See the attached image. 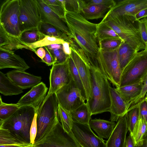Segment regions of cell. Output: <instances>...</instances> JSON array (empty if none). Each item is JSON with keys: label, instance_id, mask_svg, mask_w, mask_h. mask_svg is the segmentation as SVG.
<instances>
[{"label": "cell", "instance_id": "6da1fadb", "mask_svg": "<svg viewBox=\"0 0 147 147\" xmlns=\"http://www.w3.org/2000/svg\"><path fill=\"white\" fill-rule=\"evenodd\" d=\"M65 22L74 36L73 47L90 69H98L99 48L95 33L97 24L90 22L79 13L66 11Z\"/></svg>", "mask_w": 147, "mask_h": 147}, {"label": "cell", "instance_id": "7a4b0ae2", "mask_svg": "<svg viewBox=\"0 0 147 147\" xmlns=\"http://www.w3.org/2000/svg\"><path fill=\"white\" fill-rule=\"evenodd\" d=\"M103 20L124 42L137 52L145 49L146 47L141 35L138 21L135 17L107 13Z\"/></svg>", "mask_w": 147, "mask_h": 147}, {"label": "cell", "instance_id": "3957f363", "mask_svg": "<svg viewBox=\"0 0 147 147\" xmlns=\"http://www.w3.org/2000/svg\"><path fill=\"white\" fill-rule=\"evenodd\" d=\"M91 96L86 102L91 115L109 112L111 106L109 88L111 84L98 69H90Z\"/></svg>", "mask_w": 147, "mask_h": 147}, {"label": "cell", "instance_id": "277c9868", "mask_svg": "<svg viewBox=\"0 0 147 147\" xmlns=\"http://www.w3.org/2000/svg\"><path fill=\"white\" fill-rule=\"evenodd\" d=\"M33 145L42 147H80L71 130L65 132L59 117L53 119L44 131L35 140Z\"/></svg>", "mask_w": 147, "mask_h": 147}, {"label": "cell", "instance_id": "5b68a950", "mask_svg": "<svg viewBox=\"0 0 147 147\" xmlns=\"http://www.w3.org/2000/svg\"><path fill=\"white\" fill-rule=\"evenodd\" d=\"M119 48L109 50L99 48L96 58L99 70L116 88L119 87L122 72L118 57Z\"/></svg>", "mask_w": 147, "mask_h": 147}, {"label": "cell", "instance_id": "8992f818", "mask_svg": "<svg viewBox=\"0 0 147 147\" xmlns=\"http://www.w3.org/2000/svg\"><path fill=\"white\" fill-rule=\"evenodd\" d=\"M35 113V110L32 106L21 107L6 119L0 121V125L9 127L14 134L30 143V128Z\"/></svg>", "mask_w": 147, "mask_h": 147}, {"label": "cell", "instance_id": "52a82bcc", "mask_svg": "<svg viewBox=\"0 0 147 147\" xmlns=\"http://www.w3.org/2000/svg\"><path fill=\"white\" fill-rule=\"evenodd\" d=\"M147 76V47L137 52L122 72L119 87L144 82Z\"/></svg>", "mask_w": 147, "mask_h": 147}, {"label": "cell", "instance_id": "ba28073f", "mask_svg": "<svg viewBox=\"0 0 147 147\" xmlns=\"http://www.w3.org/2000/svg\"><path fill=\"white\" fill-rule=\"evenodd\" d=\"M20 0H7L2 4L0 11V25L9 34L19 37Z\"/></svg>", "mask_w": 147, "mask_h": 147}, {"label": "cell", "instance_id": "9c48e42d", "mask_svg": "<svg viewBox=\"0 0 147 147\" xmlns=\"http://www.w3.org/2000/svg\"><path fill=\"white\" fill-rule=\"evenodd\" d=\"M58 104L55 93L47 94L36 113L37 132L36 139L40 136L49 124L58 116Z\"/></svg>", "mask_w": 147, "mask_h": 147}, {"label": "cell", "instance_id": "30bf717a", "mask_svg": "<svg viewBox=\"0 0 147 147\" xmlns=\"http://www.w3.org/2000/svg\"><path fill=\"white\" fill-rule=\"evenodd\" d=\"M19 27L21 34L37 28L41 22L36 0H20Z\"/></svg>", "mask_w": 147, "mask_h": 147}, {"label": "cell", "instance_id": "8fae6325", "mask_svg": "<svg viewBox=\"0 0 147 147\" xmlns=\"http://www.w3.org/2000/svg\"><path fill=\"white\" fill-rule=\"evenodd\" d=\"M55 94L59 104L70 112L85 102L80 91L72 78L69 84L61 87Z\"/></svg>", "mask_w": 147, "mask_h": 147}, {"label": "cell", "instance_id": "7c38bea8", "mask_svg": "<svg viewBox=\"0 0 147 147\" xmlns=\"http://www.w3.org/2000/svg\"><path fill=\"white\" fill-rule=\"evenodd\" d=\"M91 128L89 125L73 121L72 131L80 147H106L103 139Z\"/></svg>", "mask_w": 147, "mask_h": 147}, {"label": "cell", "instance_id": "4fadbf2b", "mask_svg": "<svg viewBox=\"0 0 147 147\" xmlns=\"http://www.w3.org/2000/svg\"><path fill=\"white\" fill-rule=\"evenodd\" d=\"M72 78L67 60L53 65L49 76L50 87L48 94L55 92L60 88L69 84Z\"/></svg>", "mask_w": 147, "mask_h": 147}, {"label": "cell", "instance_id": "5bb4252c", "mask_svg": "<svg viewBox=\"0 0 147 147\" xmlns=\"http://www.w3.org/2000/svg\"><path fill=\"white\" fill-rule=\"evenodd\" d=\"M40 15L41 22L49 23L57 27L73 40L74 36L65 20L60 18L43 1L36 0Z\"/></svg>", "mask_w": 147, "mask_h": 147}, {"label": "cell", "instance_id": "9a60e30c", "mask_svg": "<svg viewBox=\"0 0 147 147\" xmlns=\"http://www.w3.org/2000/svg\"><path fill=\"white\" fill-rule=\"evenodd\" d=\"M147 8V0H123L116 2L107 12L116 15H128L135 18L141 10Z\"/></svg>", "mask_w": 147, "mask_h": 147}, {"label": "cell", "instance_id": "2e32d148", "mask_svg": "<svg viewBox=\"0 0 147 147\" xmlns=\"http://www.w3.org/2000/svg\"><path fill=\"white\" fill-rule=\"evenodd\" d=\"M48 88L43 82L32 88L23 96L17 103L20 107L31 106L35 109L36 113L46 97Z\"/></svg>", "mask_w": 147, "mask_h": 147}, {"label": "cell", "instance_id": "e0dca14e", "mask_svg": "<svg viewBox=\"0 0 147 147\" xmlns=\"http://www.w3.org/2000/svg\"><path fill=\"white\" fill-rule=\"evenodd\" d=\"M128 131L125 114L117 121L106 143V147H126V135Z\"/></svg>", "mask_w": 147, "mask_h": 147}, {"label": "cell", "instance_id": "ac0fdd59", "mask_svg": "<svg viewBox=\"0 0 147 147\" xmlns=\"http://www.w3.org/2000/svg\"><path fill=\"white\" fill-rule=\"evenodd\" d=\"M70 55L77 69L86 91V101L91 96L90 75V68L82 58L79 54L72 46Z\"/></svg>", "mask_w": 147, "mask_h": 147}, {"label": "cell", "instance_id": "d6986e66", "mask_svg": "<svg viewBox=\"0 0 147 147\" xmlns=\"http://www.w3.org/2000/svg\"><path fill=\"white\" fill-rule=\"evenodd\" d=\"M6 76L22 90L32 88L39 84L42 78L25 71L14 70L8 72Z\"/></svg>", "mask_w": 147, "mask_h": 147}, {"label": "cell", "instance_id": "ffe728a7", "mask_svg": "<svg viewBox=\"0 0 147 147\" xmlns=\"http://www.w3.org/2000/svg\"><path fill=\"white\" fill-rule=\"evenodd\" d=\"M30 67L24 59L13 51L0 48V69L12 68L25 71Z\"/></svg>", "mask_w": 147, "mask_h": 147}, {"label": "cell", "instance_id": "44dd1931", "mask_svg": "<svg viewBox=\"0 0 147 147\" xmlns=\"http://www.w3.org/2000/svg\"><path fill=\"white\" fill-rule=\"evenodd\" d=\"M111 106L109 112L110 120L112 122H117L119 118L125 114L130 107L129 104L126 102L115 88H109Z\"/></svg>", "mask_w": 147, "mask_h": 147}, {"label": "cell", "instance_id": "7402d4cb", "mask_svg": "<svg viewBox=\"0 0 147 147\" xmlns=\"http://www.w3.org/2000/svg\"><path fill=\"white\" fill-rule=\"evenodd\" d=\"M0 145H10L20 147H32L33 145L22 137L11 132L0 125Z\"/></svg>", "mask_w": 147, "mask_h": 147}, {"label": "cell", "instance_id": "603a6c76", "mask_svg": "<svg viewBox=\"0 0 147 147\" xmlns=\"http://www.w3.org/2000/svg\"><path fill=\"white\" fill-rule=\"evenodd\" d=\"M80 13L86 20H91L104 18L107 11L113 6L105 5H87L85 0Z\"/></svg>", "mask_w": 147, "mask_h": 147}, {"label": "cell", "instance_id": "cb8c5ba5", "mask_svg": "<svg viewBox=\"0 0 147 147\" xmlns=\"http://www.w3.org/2000/svg\"><path fill=\"white\" fill-rule=\"evenodd\" d=\"M115 122L100 119H91L89 125L94 130L98 136L102 138L108 139L116 125Z\"/></svg>", "mask_w": 147, "mask_h": 147}, {"label": "cell", "instance_id": "d4e9b609", "mask_svg": "<svg viewBox=\"0 0 147 147\" xmlns=\"http://www.w3.org/2000/svg\"><path fill=\"white\" fill-rule=\"evenodd\" d=\"M0 48L11 50L26 49L29 50L28 47L22 43L19 37L7 33L0 25Z\"/></svg>", "mask_w": 147, "mask_h": 147}, {"label": "cell", "instance_id": "484cf974", "mask_svg": "<svg viewBox=\"0 0 147 147\" xmlns=\"http://www.w3.org/2000/svg\"><path fill=\"white\" fill-rule=\"evenodd\" d=\"M37 28L40 33L45 36L54 37L63 39L69 42L70 45L74 43L72 39L52 24L41 22L39 24Z\"/></svg>", "mask_w": 147, "mask_h": 147}, {"label": "cell", "instance_id": "4316f807", "mask_svg": "<svg viewBox=\"0 0 147 147\" xmlns=\"http://www.w3.org/2000/svg\"><path fill=\"white\" fill-rule=\"evenodd\" d=\"M143 82H140L115 89L125 102L129 105L130 103L140 94Z\"/></svg>", "mask_w": 147, "mask_h": 147}, {"label": "cell", "instance_id": "83f0119b", "mask_svg": "<svg viewBox=\"0 0 147 147\" xmlns=\"http://www.w3.org/2000/svg\"><path fill=\"white\" fill-rule=\"evenodd\" d=\"M22 89L15 84L5 74L0 71V92L4 96L18 95Z\"/></svg>", "mask_w": 147, "mask_h": 147}, {"label": "cell", "instance_id": "f1b7e54d", "mask_svg": "<svg viewBox=\"0 0 147 147\" xmlns=\"http://www.w3.org/2000/svg\"><path fill=\"white\" fill-rule=\"evenodd\" d=\"M95 35L98 43L102 41L107 40H122L103 19L100 23L97 24Z\"/></svg>", "mask_w": 147, "mask_h": 147}, {"label": "cell", "instance_id": "f546056e", "mask_svg": "<svg viewBox=\"0 0 147 147\" xmlns=\"http://www.w3.org/2000/svg\"><path fill=\"white\" fill-rule=\"evenodd\" d=\"M70 113L73 121L89 125L92 115L87 102H85Z\"/></svg>", "mask_w": 147, "mask_h": 147}, {"label": "cell", "instance_id": "4dcf8cb0", "mask_svg": "<svg viewBox=\"0 0 147 147\" xmlns=\"http://www.w3.org/2000/svg\"><path fill=\"white\" fill-rule=\"evenodd\" d=\"M137 52L126 42L122 43L118 51L119 60L122 72Z\"/></svg>", "mask_w": 147, "mask_h": 147}, {"label": "cell", "instance_id": "1f68e13d", "mask_svg": "<svg viewBox=\"0 0 147 147\" xmlns=\"http://www.w3.org/2000/svg\"><path fill=\"white\" fill-rule=\"evenodd\" d=\"M67 61L72 79L80 91L83 98L85 100H86V94L84 86L77 69L70 55H68Z\"/></svg>", "mask_w": 147, "mask_h": 147}, {"label": "cell", "instance_id": "d6a6232c", "mask_svg": "<svg viewBox=\"0 0 147 147\" xmlns=\"http://www.w3.org/2000/svg\"><path fill=\"white\" fill-rule=\"evenodd\" d=\"M45 36L40 34L36 28L23 32L18 37L22 43L27 46L40 40Z\"/></svg>", "mask_w": 147, "mask_h": 147}, {"label": "cell", "instance_id": "836d02e7", "mask_svg": "<svg viewBox=\"0 0 147 147\" xmlns=\"http://www.w3.org/2000/svg\"><path fill=\"white\" fill-rule=\"evenodd\" d=\"M147 131V122L140 118L131 135L136 146L142 145L143 137Z\"/></svg>", "mask_w": 147, "mask_h": 147}, {"label": "cell", "instance_id": "e575fe53", "mask_svg": "<svg viewBox=\"0 0 147 147\" xmlns=\"http://www.w3.org/2000/svg\"><path fill=\"white\" fill-rule=\"evenodd\" d=\"M126 115L129 131L132 135L135 126L140 118L138 103L131 107L127 111Z\"/></svg>", "mask_w": 147, "mask_h": 147}, {"label": "cell", "instance_id": "d590c367", "mask_svg": "<svg viewBox=\"0 0 147 147\" xmlns=\"http://www.w3.org/2000/svg\"><path fill=\"white\" fill-rule=\"evenodd\" d=\"M58 112V117L64 130L69 133L72 130L73 122L70 112L63 108L59 104Z\"/></svg>", "mask_w": 147, "mask_h": 147}, {"label": "cell", "instance_id": "8d00e7d4", "mask_svg": "<svg viewBox=\"0 0 147 147\" xmlns=\"http://www.w3.org/2000/svg\"><path fill=\"white\" fill-rule=\"evenodd\" d=\"M65 41L64 40L57 38L45 36L40 40L27 46L30 50L34 52L36 49L38 48L54 44H62Z\"/></svg>", "mask_w": 147, "mask_h": 147}, {"label": "cell", "instance_id": "74e56055", "mask_svg": "<svg viewBox=\"0 0 147 147\" xmlns=\"http://www.w3.org/2000/svg\"><path fill=\"white\" fill-rule=\"evenodd\" d=\"M0 98V121H3L12 115L20 107L17 104L4 103L1 96Z\"/></svg>", "mask_w": 147, "mask_h": 147}, {"label": "cell", "instance_id": "f35d334b", "mask_svg": "<svg viewBox=\"0 0 147 147\" xmlns=\"http://www.w3.org/2000/svg\"><path fill=\"white\" fill-rule=\"evenodd\" d=\"M60 18L65 20V11L59 0H43Z\"/></svg>", "mask_w": 147, "mask_h": 147}, {"label": "cell", "instance_id": "ab89813d", "mask_svg": "<svg viewBox=\"0 0 147 147\" xmlns=\"http://www.w3.org/2000/svg\"><path fill=\"white\" fill-rule=\"evenodd\" d=\"M121 39L105 40L98 43L99 48L104 50H109L119 47L123 42Z\"/></svg>", "mask_w": 147, "mask_h": 147}, {"label": "cell", "instance_id": "60d3db41", "mask_svg": "<svg viewBox=\"0 0 147 147\" xmlns=\"http://www.w3.org/2000/svg\"><path fill=\"white\" fill-rule=\"evenodd\" d=\"M49 50L51 53L54 61L55 64L63 63L66 61L68 55L65 54L62 49H57L54 50Z\"/></svg>", "mask_w": 147, "mask_h": 147}, {"label": "cell", "instance_id": "b9f144b4", "mask_svg": "<svg viewBox=\"0 0 147 147\" xmlns=\"http://www.w3.org/2000/svg\"><path fill=\"white\" fill-rule=\"evenodd\" d=\"M65 11L80 13V0H65Z\"/></svg>", "mask_w": 147, "mask_h": 147}, {"label": "cell", "instance_id": "7bdbcfd3", "mask_svg": "<svg viewBox=\"0 0 147 147\" xmlns=\"http://www.w3.org/2000/svg\"><path fill=\"white\" fill-rule=\"evenodd\" d=\"M138 21L142 39L147 47V18H144Z\"/></svg>", "mask_w": 147, "mask_h": 147}, {"label": "cell", "instance_id": "ee69618b", "mask_svg": "<svg viewBox=\"0 0 147 147\" xmlns=\"http://www.w3.org/2000/svg\"><path fill=\"white\" fill-rule=\"evenodd\" d=\"M37 114L35 113L33 119L30 130V143L33 145L34 144L37 132Z\"/></svg>", "mask_w": 147, "mask_h": 147}, {"label": "cell", "instance_id": "f6af8a7d", "mask_svg": "<svg viewBox=\"0 0 147 147\" xmlns=\"http://www.w3.org/2000/svg\"><path fill=\"white\" fill-rule=\"evenodd\" d=\"M147 92V76L145 78L140 94L129 103L130 107L138 103L145 96ZM129 107V108H130Z\"/></svg>", "mask_w": 147, "mask_h": 147}, {"label": "cell", "instance_id": "bcb514c9", "mask_svg": "<svg viewBox=\"0 0 147 147\" xmlns=\"http://www.w3.org/2000/svg\"><path fill=\"white\" fill-rule=\"evenodd\" d=\"M140 118L147 122V100L144 97L138 103Z\"/></svg>", "mask_w": 147, "mask_h": 147}, {"label": "cell", "instance_id": "7dc6e473", "mask_svg": "<svg viewBox=\"0 0 147 147\" xmlns=\"http://www.w3.org/2000/svg\"><path fill=\"white\" fill-rule=\"evenodd\" d=\"M87 5H105L113 6L116 2L113 0H85Z\"/></svg>", "mask_w": 147, "mask_h": 147}, {"label": "cell", "instance_id": "c3c4849f", "mask_svg": "<svg viewBox=\"0 0 147 147\" xmlns=\"http://www.w3.org/2000/svg\"><path fill=\"white\" fill-rule=\"evenodd\" d=\"M43 47L45 50L46 55L44 58L41 59V61L45 63L48 66L53 65L55 63L54 60L49 49L46 46Z\"/></svg>", "mask_w": 147, "mask_h": 147}, {"label": "cell", "instance_id": "681fc988", "mask_svg": "<svg viewBox=\"0 0 147 147\" xmlns=\"http://www.w3.org/2000/svg\"><path fill=\"white\" fill-rule=\"evenodd\" d=\"M62 45L63 47L62 49L65 53L67 55H70L71 51L70 43L69 42L65 41Z\"/></svg>", "mask_w": 147, "mask_h": 147}, {"label": "cell", "instance_id": "f907efd6", "mask_svg": "<svg viewBox=\"0 0 147 147\" xmlns=\"http://www.w3.org/2000/svg\"><path fill=\"white\" fill-rule=\"evenodd\" d=\"M144 18H147V8L141 10L135 16V19L136 20H140Z\"/></svg>", "mask_w": 147, "mask_h": 147}, {"label": "cell", "instance_id": "816d5d0a", "mask_svg": "<svg viewBox=\"0 0 147 147\" xmlns=\"http://www.w3.org/2000/svg\"><path fill=\"white\" fill-rule=\"evenodd\" d=\"M136 145L133 138L129 133L126 140V147H135Z\"/></svg>", "mask_w": 147, "mask_h": 147}, {"label": "cell", "instance_id": "f5cc1de1", "mask_svg": "<svg viewBox=\"0 0 147 147\" xmlns=\"http://www.w3.org/2000/svg\"><path fill=\"white\" fill-rule=\"evenodd\" d=\"M35 53L41 59L44 58L46 55L45 50L43 47L39 48Z\"/></svg>", "mask_w": 147, "mask_h": 147}, {"label": "cell", "instance_id": "db71d44e", "mask_svg": "<svg viewBox=\"0 0 147 147\" xmlns=\"http://www.w3.org/2000/svg\"><path fill=\"white\" fill-rule=\"evenodd\" d=\"M48 49L50 50H54L57 49H63L62 44H54L46 46Z\"/></svg>", "mask_w": 147, "mask_h": 147}, {"label": "cell", "instance_id": "11a10c76", "mask_svg": "<svg viewBox=\"0 0 147 147\" xmlns=\"http://www.w3.org/2000/svg\"><path fill=\"white\" fill-rule=\"evenodd\" d=\"M142 147H147V131L143 137Z\"/></svg>", "mask_w": 147, "mask_h": 147}, {"label": "cell", "instance_id": "9f6ffc18", "mask_svg": "<svg viewBox=\"0 0 147 147\" xmlns=\"http://www.w3.org/2000/svg\"><path fill=\"white\" fill-rule=\"evenodd\" d=\"M0 147H20L14 146L10 145H0Z\"/></svg>", "mask_w": 147, "mask_h": 147}, {"label": "cell", "instance_id": "6f0895ef", "mask_svg": "<svg viewBox=\"0 0 147 147\" xmlns=\"http://www.w3.org/2000/svg\"><path fill=\"white\" fill-rule=\"evenodd\" d=\"M135 147H142V145H136V146Z\"/></svg>", "mask_w": 147, "mask_h": 147}, {"label": "cell", "instance_id": "680465c9", "mask_svg": "<svg viewBox=\"0 0 147 147\" xmlns=\"http://www.w3.org/2000/svg\"><path fill=\"white\" fill-rule=\"evenodd\" d=\"M32 147H42L40 146H35V145H33V146Z\"/></svg>", "mask_w": 147, "mask_h": 147}, {"label": "cell", "instance_id": "91938a15", "mask_svg": "<svg viewBox=\"0 0 147 147\" xmlns=\"http://www.w3.org/2000/svg\"><path fill=\"white\" fill-rule=\"evenodd\" d=\"M144 98L147 100V93L146 94Z\"/></svg>", "mask_w": 147, "mask_h": 147}]
</instances>
